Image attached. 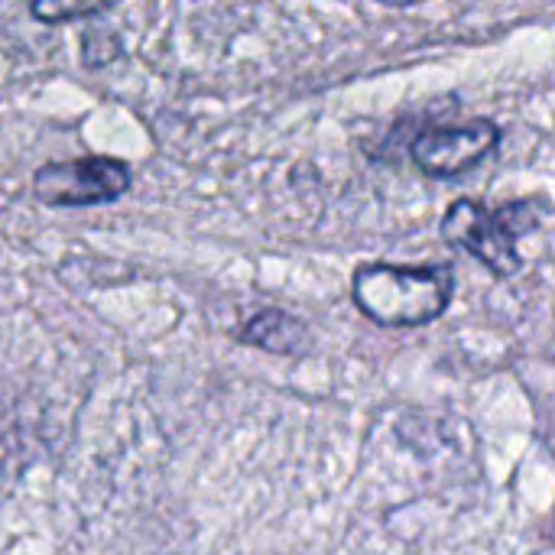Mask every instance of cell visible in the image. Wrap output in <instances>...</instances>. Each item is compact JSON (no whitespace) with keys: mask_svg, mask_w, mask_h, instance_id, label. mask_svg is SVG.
Here are the masks:
<instances>
[{"mask_svg":"<svg viewBox=\"0 0 555 555\" xmlns=\"http://www.w3.org/2000/svg\"><path fill=\"white\" fill-rule=\"evenodd\" d=\"M501 143V130L494 120H472V124H459V127H433L423 130L410 153L413 163L436 179H449V176H462L472 166H478L494 146Z\"/></svg>","mask_w":555,"mask_h":555,"instance_id":"cell-4","label":"cell"},{"mask_svg":"<svg viewBox=\"0 0 555 555\" xmlns=\"http://www.w3.org/2000/svg\"><path fill=\"white\" fill-rule=\"evenodd\" d=\"M530 208H533L530 202H517V205H507L504 211H491L485 202L459 198L449 205L442 218V234L446 241L475 254L491 273L514 276L524 267L517 237L537 224Z\"/></svg>","mask_w":555,"mask_h":555,"instance_id":"cell-2","label":"cell"},{"mask_svg":"<svg viewBox=\"0 0 555 555\" xmlns=\"http://www.w3.org/2000/svg\"><path fill=\"white\" fill-rule=\"evenodd\" d=\"M358 309L387 328H413L439 319L455 296L452 263L433 267H393L367 263L358 267L351 283Z\"/></svg>","mask_w":555,"mask_h":555,"instance_id":"cell-1","label":"cell"},{"mask_svg":"<svg viewBox=\"0 0 555 555\" xmlns=\"http://www.w3.org/2000/svg\"><path fill=\"white\" fill-rule=\"evenodd\" d=\"M237 335H241L244 345H257V348H263L270 354H299L309 345L306 325L296 315L283 312V309L257 312L254 319L244 322V328Z\"/></svg>","mask_w":555,"mask_h":555,"instance_id":"cell-5","label":"cell"},{"mask_svg":"<svg viewBox=\"0 0 555 555\" xmlns=\"http://www.w3.org/2000/svg\"><path fill=\"white\" fill-rule=\"evenodd\" d=\"M81 59H85V65H107V62H114L117 55H120V39H117V33L114 29H107V26H94V29H85V36H81Z\"/></svg>","mask_w":555,"mask_h":555,"instance_id":"cell-6","label":"cell"},{"mask_svg":"<svg viewBox=\"0 0 555 555\" xmlns=\"http://www.w3.org/2000/svg\"><path fill=\"white\" fill-rule=\"evenodd\" d=\"M107 3H59V0H39L33 3V16L62 23V20H85V16H101Z\"/></svg>","mask_w":555,"mask_h":555,"instance_id":"cell-7","label":"cell"},{"mask_svg":"<svg viewBox=\"0 0 555 555\" xmlns=\"http://www.w3.org/2000/svg\"><path fill=\"white\" fill-rule=\"evenodd\" d=\"M130 189V166L107 156L49 163L33 176V192L49 208H85L117 202Z\"/></svg>","mask_w":555,"mask_h":555,"instance_id":"cell-3","label":"cell"}]
</instances>
